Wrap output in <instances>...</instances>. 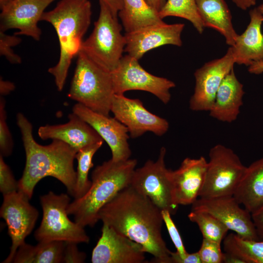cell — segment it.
<instances>
[{"mask_svg":"<svg viewBox=\"0 0 263 263\" xmlns=\"http://www.w3.org/2000/svg\"><path fill=\"white\" fill-rule=\"evenodd\" d=\"M104 141L86 146L79 150L75 154L77 161L75 191L74 199L84 195L90 188L92 181L89 179V172L94 166L93 158L96 152L102 146Z\"/></svg>","mask_w":263,"mask_h":263,"instance_id":"cell-28","label":"cell"},{"mask_svg":"<svg viewBox=\"0 0 263 263\" xmlns=\"http://www.w3.org/2000/svg\"><path fill=\"white\" fill-rule=\"evenodd\" d=\"M4 32L0 31V56H4L12 64H19L21 62V59L14 52L12 47L19 44L21 39L17 35H8Z\"/></svg>","mask_w":263,"mask_h":263,"instance_id":"cell-33","label":"cell"},{"mask_svg":"<svg viewBox=\"0 0 263 263\" xmlns=\"http://www.w3.org/2000/svg\"><path fill=\"white\" fill-rule=\"evenodd\" d=\"M231 47L222 57L213 60L197 69L194 75L195 86L189 102L193 111H209L224 78L235 64Z\"/></svg>","mask_w":263,"mask_h":263,"instance_id":"cell-14","label":"cell"},{"mask_svg":"<svg viewBox=\"0 0 263 263\" xmlns=\"http://www.w3.org/2000/svg\"><path fill=\"white\" fill-rule=\"evenodd\" d=\"M248 72L251 74L259 75L263 73V61L255 62L249 66Z\"/></svg>","mask_w":263,"mask_h":263,"instance_id":"cell-42","label":"cell"},{"mask_svg":"<svg viewBox=\"0 0 263 263\" xmlns=\"http://www.w3.org/2000/svg\"><path fill=\"white\" fill-rule=\"evenodd\" d=\"M110 8L112 12L117 15L123 6V0H102Z\"/></svg>","mask_w":263,"mask_h":263,"instance_id":"cell-40","label":"cell"},{"mask_svg":"<svg viewBox=\"0 0 263 263\" xmlns=\"http://www.w3.org/2000/svg\"><path fill=\"white\" fill-rule=\"evenodd\" d=\"M3 157L0 154V191L4 195L18 190V181Z\"/></svg>","mask_w":263,"mask_h":263,"instance_id":"cell-34","label":"cell"},{"mask_svg":"<svg viewBox=\"0 0 263 263\" xmlns=\"http://www.w3.org/2000/svg\"><path fill=\"white\" fill-rule=\"evenodd\" d=\"M153 9L159 13L165 5L166 0H145Z\"/></svg>","mask_w":263,"mask_h":263,"instance_id":"cell-43","label":"cell"},{"mask_svg":"<svg viewBox=\"0 0 263 263\" xmlns=\"http://www.w3.org/2000/svg\"><path fill=\"white\" fill-rule=\"evenodd\" d=\"M11 0H0V7H1Z\"/></svg>","mask_w":263,"mask_h":263,"instance_id":"cell-45","label":"cell"},{"mask_svg":"<svg viewBox=\"0 0 263 263\" xmlns=\"http://www.w3.org/2000/svg\"><path fill=\"white\" fill-rule=\"evenodd\" d=\"M170 263H202L198 252L181 255L177 251L170 252Z\"/></svg>","mask_w":263,"mask_h":263,"instance_id":"cell-37","label":"cell"},{"mask_svg":"<svg viewBox=\"0 0 263 263\" xmlns=\"http://www.w3.org/2000/svg\"><path fill=\"white\" fill-rule=\"evenodd\" d=\"M72 112L88 123L107 143L113 161L130 159L132 154L128 143L130 135L124 124L114 117L97 113L78 103L73 106Z\"/></svg>","mask_w":263,"mask_h":263,"instance_id":"cell-16","label":"cell"},{"mask_svg":"<svg viewBox=\"0 0 263 263\" xmlns=\"http://www.w3.org/2000/svg\"><path fill=\"white\" fill-rule=\"evenodd\" d=\"M16 118L26 156L23 172L18 181V190L31 199L38 182L51 176L62 183L69 195L74 197L76 171L74 162L76 152L59 140H52L47 145L39 144L34 138L32 125L26 116L19 113Z\"/></svg>","mask_w":263,"mask_h":263,"instance_id":"cell-2","label":"cell"},{"mask_svg":"<svg viewBox=\"0 0 263 263\" xmlns=\"http://www.w3.org/2000/svg\"><path fill=\"white\" fill-rule=\"evenodd\" d=\"M234 196L251 213L263 206V157L246 167Z\"/></svg>","mask_w":263,"mask_h":263,"instance_id":"cell-24","label":"cell"},{"mask_svg":"<svg viewBox=\"0 0 263 263\" xmlns=\"http://www.w3.org/2000/svg\"><path fill=\"white\" fill-rule=\"evenodd\" d=\"M253 222L257 233L261 240H263V206L251 213Z\"/></svg>","mask_w":263,"mask_h":263,"instance_id":"cell-38","label":"cell"},{"mask_svg":"<svg viewBox=\"0 0 263 263\" xmlns=\"http://www.w3.org/2000/svg\"><path fill=\"white\" fill-rule=\"evenodd\" d=\"M123 8L119 11L118 16L126 33L164 22L158 12L145 0H123Z\"/></svg>","mask_w":263,"mask_h":263,"instance_id":"cell-25","label":"cell"},{"mask_svg":"<svg viewBox=\"0 0 263 263\" xmlns=\"http://www.w3.org/2000/svg\"><path fill=\"white\" fill-rule=\"evenodd\" d=\"M244 94L243 85L237 79L233 69L222 82L208 111L209 115L221 122H234L240 113Z\"/></svg>","mask_w":263,"mask_h":263,"instance_id":"cell-22","label":"cell"},{"mask_svg":"<svg viewBox=\"0 0 263 263\" xmlns=\"http://www.w3.org/2000/svg\"><path fill=\"white\" fill-rule=\"evenodd\" d=\"M223 263H244V262L237 256L224 252Z\"/></svg>","mask_w":263,"mask_h":263,"instance_id":"cell-44","label":"cell"},{"mask_svg":"<svg viewBox=\"0 0 263 263\" xmlns=\"http://www.w3.org/2000/svg\"><path fill=\"white\" fill-rule=\"evenodd\" d=\"M77 244L73 242H65L62 263H82L85 262L86 255L79 250Z\"/></svg>","mask_w":263,"mask_h":263,"instance_id":"cell-36","label":"cell"},{"mask_svg":"<svg viewBox=\"0 0 263 263\" xmlns=\"http://www.w3.org/2000/svg\"><path fill=\"white\" fill-rule=\"evenodd\" d=\"M207 161L204 156L185 158L179 168L169 170L172 198L178 205H192L203 187Z\"/></svg>","mask_w":263,"mask_h":263,"instance_id":"cell-19","label":"cell"},{"mask_svg":"<svg viewBox=\"0 0 263 263\" xmlns=\"http://www.w3.org/2000/svg\"><path fill=\"white\" fill-rule=\"evenodd\" d=\"M184 26L183 23L169 24L163 22L126 33L124 51L139 60L148 51L161 46H181V35Z\"/></svg>","mask_w":263,"mask_h":263,"instance_id":"cell-18","label":"cell"},{"mask_svg":"<svg viewBox=\"0 0 263 263\" xmlns=\"http://www.w3.org/2000/svg\"><path fill=\"white\" fill-rule=\"evenodd\" d=\"M259 12L263 15V4L260 5L257 7Z\"/></svg>","mask_w":263,"mask_h":263,"instance_id":"cell-46","label":"cell"},{"mask_svg":"<svg viewBox=\"0 0 263 263\" xmlns=\"http://www.w3.org/2000/svg\"><path fill=\"white\" fill-rule=\"evenodd\" d=\"M162 214L164 223L176 249V251L181 255H185L188 252L185 249L180 233L171 218V214L167 210H162Z\"/></svg>","mask_w":263,"mask_h":263,"instance_id":"cell-35","label":"cell"},{"mask_svg":"<svg viewBox=\"0 0 263 263\" xmlns=\"http://www.w3.org/2000/svg\"><path fill=\"white\" fill-rule=\"evenodd\" d=\"M64 245L65 242L57 241L38 242L36 245L25 242L18 248L12 263H62Z\"/></svg>","mask_w":263,"mask_h":263,"instance_id":"cell-26","label":"cell"},{"mask_svg":"<svg viewBox=\"0 0 263 263\" xmlns=\"http://www.w3.org/2000/svg\"><path fill=\"white\" fill-rule=\"evenodd\" d=\"M92 14L89 0H60L53 9L44 12L41 17V21L54 27L59 42L58 61L48 70L54 77L58 91L63 90L72 60L80 50Z\"/></svg>","mask_w":263,"mask_h":263,"instance_id":"cell-3","label":"cell"},{"mask_svg":"<svg viewBox=\"0 0 263 263\" xmlns=\"http://www.w3.org/2000/svg\"><path fill=\"white\" fill-rule=\"evenodd\" d=\"M68 118L64 124L40 126L38 132L39 137L44 140L62 141L76 152L86 146L104 141L88 123L75 113H70Z\"/></svg>","mask_w":263,"mask_h":263,"instance_id":"cell-20","label":"cell"},{"mask_svg":"<svg viewBox=\"0 0 263 263\" xmlns=\"http://www.w3.org/2000/svg\"><path fill=\"white\" fill-rule=\"evenodd\" d=\"M137 160L129 159L104 162L93 170L91 186L82 197L70 202L67 212L73 215L75 222L83 227L94 226L99 220L101 209L121 190L130 185Z\"/></svg>","mask_w":263,"mask_h":263,"instance_id":"cell-4","label":"cell"},{"mask_svg":"<svg viewBox=\"0 0 263 263\" xmlns=\"http://www.w3.org/2000/svg\"><path fill=\"white\" fill-rule=\"evenodd\" d=\"M204 27L216 30L225 38L227 44L232 46L238 34L232 23L230 11L225 0H195Z\"/></svg>","mask_w":263,"mask_h":263,"instance_id":"cell-23","label":"cell"},{"mask_svg":"<svg viewBox=\"0 0 263 263\" xmlns=\"http://www.w3.org/2000/svg\"><path fill=\"white\" fill-rule=\"evenodd\" d=\"M250 21L244 32L238 35L231 46L235 63L250 66L255 62L263 61V34L261 26L263 15L257 8L249 11Z\"/></svg>","mask_w":263,"mask_h":263,"instance_id":"cell-21","label":"cell"},{"mask_svg":"<svg viewBox=\"0 0 263 263\" xmlns=\"http://www.w3.org/2000/svg\"><path fill=\"white\" fill-rule=\"evenodd\" d=\"M158 14L162 19L168 16L186 19L191 22L199 33L203 32L205 27L195 0H168Z\"/></svg>","mask_w":263,"mask_h":263,"instance_id":"cell-29","label":"cell"},{"mask_svg":"<svg viewBox=\"0 0 263 263\" xmlns=\"http://www.w3.org/2000/svg\"><path fill=\"white\" fill-rule=\"evenodd\" d=\"M237 7L243 10L256 4V0H232Z\"/></svg>","mask_w":263,"mask_h":263,"instance_id":"cell-41","label":"cell"},{"mask_svg":"<svg viewBox=\"0 0 263 263\" xmlns=\"http://www.w3.org/2000/svg\"><path fill=\"white\" fill-rule=\"evenodd\" d=\"M223 242L225 252L237 256L244 263H263V240L244 238L231 233Z\"/></svg>","mask_w":263,"mask_h":263,"instance_id":"cell-27","label":"cell"},{"mask_svg":"<svg viewBox=\"0 0 263 263\" xmlns=\"http://www.w3.org/2000/svg\"><path fill=\"white\" fill-rule=\"evenodd\" d=\"M208 157L205 182L199 198L234 195L246 167L231 149L222 144L212 147Z\"/></svg>","mask_w":263,"mask_h":263,"instance_id":"cell-8","label":"cell"},{"mask_svg":"<svg viewBox=\"0 0 263 263\" xmlns=\"http://www.w3.org/2000/svg\"><path fill=\"white\" fill-rule=\"evenodd\" d=\"M111 112L127 128L130 137L132 138L139 137L148 132L161 136L169 129L168 121L149 111L139 99L114 94Z\"/></svg>","mask_w":263,"mask_h":263,"instance_id":"cell-12","label":"cell"},{"mask_svg":"<svg viewBox=\"0 0 263 263\" xmlns=\"http://www.w3.org/2000/svg\"><path fill=\"white\" fill-rule=\"evenodd\" d=\"M3 197L0 216L6 222L12 244L8 256L2 263H11L18 248L32 232L39 213L29 203L30 199L19 190Z\"/></svg>","mask_w":263,"mask_h":263,"instance_id":"cell-11","label":"cell"},{"mask_svg":"<svg viewBox=\"0 0 263 263\" xmlns=\"http://www.w3.org/2000/svg\"><path fill=\"white\" fill-rule=\"evenodd\" d=\"M221 243L203 238L198 251L202 263H223L224 252L221 249Z\"/></svg>","mask_w":263,"mask_h":263,"instance_id":"cell-32","label":"cell"},{"mask_svg":"<svg viewBox=\"0 0 263 263\" xmlns=\"http://www.w3.org/2000/svg\"><path fill=\"white\" fill-rule=\"evenodd\" d=\"M103 224L139 244L153 256L150 263H170V252L162 235V211L147 196L129 186L100 210Z\"/></svg>","mask_w":263,"mask_h":263,"instance_id":"cell-1","label":"cell"},{"mask_svg":"<svg viewBox=\"0 0 263 263\" xmlns=\"http://www.w3.org/2000/svg\"><path fill=\"white\" fill-rule=\"evenodd\" d=\"M56 0H11L0 7V31L11 29L14 35H25L38 41L41 30L38 26L45 9Z\"/></svg>","mask_w":263,"mask_h":263,"instance_id":"cell-15","label":"cell"},{"mask_svg":"<svg viewBox=\"0 0 263 263\" xmlns=\"http://www.w3.org/2000/svg\"><path fill=\"white\" fill-rule=\"evenodd\" d=\"M4 99L0 98V152L2 156H9L13 150V142L8 128Z\"/></svg>","mask_w":263,"mask_h":263,"instance_id":"cell-31","label":"cell"},{"mask_svg":"<svg viewBox=\"0 0 263 263\" xmlns=\"http://www.w3.org/2000/svg\"><path fill=\"white\" fill-rule=\"evenodd\" d=\"M100 12L90 36L83 42L80 50L97 64L112 72L117 67L126 46L122 26L117 15L99 0Z\"/></svg>","mask_w":263,"mask_h":263,"instance_id":"cell-6","label":"cell"},{"mask_svg":"<svg viewBox=\"0 0 263 263\" xmlns=\"http://www.w3.org/2000/svg\"><path fill=\"white\" fill-rule=\"evenodd\" d=\"M166 149L161 147L156 161H147L144 165L135 169L130 186L139 193L148 197L161 211L176 213L179 206L173 200L169 170L165 163Z\"/></svg>","mask_w":263,"mask_h":263,"instance_id":"cell-9","label":"cell"},{"mask_svg":"<svg viewBox=\"0 0 263 263\" xmlns=\"http://www.w3.org/2000/svg\"><path fill=\"white\" fill-rule=\"evenodd\" d=\"M14 84L11 81L4 80L1 77L0 79V94L1 96L7 95L14 91Z\"/></svg>","mask_w":263,"mask_h":263,"instance_id":"cell-39","label":"cell"},{"mask_svg":"<svg viewBox=\"0 0 263 263\" xmlns=\"http://www.w3.org/2000/svg\"><path fill=\"white\" fill-rule=\"evenodd\" d=\"M188 216L191 222L197 224L203 238L222 244L229 230L222 222L208 212L191 209Z\"/></svg>","mask_w":263,"mask_h":263,"instance_id":"cell-30","label":"cell"},{"mask_svg":"<svg viewBox=\"0 0 263 263\" xmlns=\"http://www.w3.org/2000/svg\"><path fill=\"white\" fill-rule=\"evenodd\" d=\"M77 56L68 97L95 112L109 115L115 94L111 72L82 51Z\"/></svg>","mask_w":263,"mask_h":263,"instance_id":"cell-5","label":"cell"},{"mask_svg":"<svg viewBox=\"0 0 263 263\" xmlns=\"http://www.w3.org/2000/svg\"><path fill=\"white\" fill-rule=\"evenodd\" d=\"M145 252L139 244L103 224L101 235L93 250V263H142Z\"/></svg>","mask_w":263,"mask_h":263,"instance_id":"cell-17","label":"cell"},{"mask_svg":"<svg viewBox=\"0 0 263 263\" xmlns=\"http://www.w3.org/2000/svg\"><path fill=\"white\" fill-rule=\"evenodd\" d=\"M192 210L208 212L222 222L229 230L247 239L261 240L253 222L251 213L241 205L234 195L214 198H198Z\"/></svg>","mask_w":263,"mask_h":263,"instance_id":"cell-13","label":"cell"},{"mask_svg":"<svg viewBox=\"0 0 263 263\" xmlns=\"http://www.w3.org/2000/svg\"><path fill=\"white\" fill-rule=\"evenodd\" d=\"M70 201L68 194H57L53 191L40 196L42 218L34 234L38 242H89L90 237L84 227L71 221L68 217L67 208Z\"/></svg>","mask_w":263,"mask_h":263,"instance_id":"cell-7","label":"cell"},{"mask_svg":"<svg viewBox=\"0 0 263 263\" xmlns=\"http://www.w3.org/2000/svg\"><path fill=\"white\" fill-rule=\"evenodd\" d=\"M111 74L115 94H124L130 90L144 91L151 93L165 104L170 100V89L175 87L172 81L148 73L138 59L128 54L122 56Z\"/></svg>","mask_w":263,"mask_h":263,"instance_id":"cell-10","label":"cell"}]
</instances>
